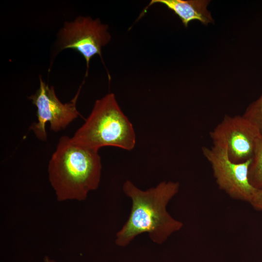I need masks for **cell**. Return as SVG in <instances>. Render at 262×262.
<instances>
[{"mask_svg":"<svg viewBox=\"0 0 262 262\" xmlns=\"http://www.w3.org/2000/svg\"><path fill=\"white\" fill-rule=\"evenodd\" d=\"M81 87L70 101L63 103L57 98L54 87L49 86L39 77L38 89L29 97L36 108L37 118V122L33 123L30 129L38 139L46 140L47 123H49L51 131L58 132L66 129L79 116H81L77 108Z\"/></svg>","mask_w":262,"mask_h":262,"instance_id":"277c9868","label":"cell"},{"mask_svg":"<svg viewBox=\"0 0 262 262\" xmlns=\"http://www.w3.org/2000/svg\"><path fill=\"white\" fill-rule=\"evenodd\" d=\"M72 138L78 143L97 151L108 146L131 150L136 143L133 126L113 93L96 101L90 114Z\"/></svg>","mask_w":262,"mask_h":262,"instance_id":"3957f363","label":"cell"},{"mask_svg":"<svg viewBox=\"0 0 262 262\" xmlns=\"http://www.w3.org/2000/svg\"><path fill=\"white\" fill-rule=\"evenodd\" d=\"M250 203L256 210L262 211V189L257 190Z\"/></svg>","mask_w":262,"mask_h":262,"instance_id":"8fae6325","label":"cell"},{"mask_svg":"<svg viewBox=\"0 0 262 262\" xmlns=\"http://www.w3.org/2000/svg\"><path fill=\"white\" fill-rule=\"evenodd\" d=\"M248 179L257 190L262 189V133L259 138L248 170Z\"/></svg>","mask_w":262,"mask_h":262,"instance_id":"9c48e42d","label":"cell"},{"mask_svg":"<svg viewBox=\"0 0 262 262\" xmlns=\"http://www.w3.org/2000/svg\"><path fill=\"white\" fill-rule=\"evenodd\" d=\"M243 116L256 126L262 132V93L246 108Z\"/></svg>","mask_w":262,"mask_h":262,"instance_id":"30bf717a","label":"cell"},{"mask_svg":"<svg viewBox=\"0 0 262 262\" xmlns=\"http://www.w3.org/2000/svg\"><path fill=\"white\" fill-rule=\"evenodd\" d=\"M111 38L108 26L98 18L79 16L64 23L58 33L57 49L58 52L72 49L80 53L86 61L87 76L91 58L99 55L102 59L101 49Z\"/></svg>","mask_w":262,"mask_h":262,"instance_id":"5b68a950","label":"cell"},{"mask_svg":"<svg viewBox=\"0 0 262 262\" xmlns=\"http://www.w3.org/2000/svg\"><path fill=\"white\" fill-rule=\"evenodd\" d=\"M209 2L207 0H152L147 7L155 3L165 5L178 16L187 27L193 20H198L204 25L213 22L211 13L207 9Z\"/></svg>","mask_w":262,"mask_h":262,"instance_id":"ba28073f","label":"cell"},{"mask_svg":"<svg viewBox=\"0 0 262 262\" xmlns=\"http://www.w3.org/2000/svg\"><path fill=\"white\" fill-rule=\"evenodd\" d=\"M44 262H56L54 260L50 258L48 256H45L44 258Z\"/></svg>","mask_w":262,"mask_h":262,"instance_id":"7c38bea8","label":"cell"},{"mask_svg":"<svg viewBox=\"0 0 262 262\" xmlns=\"http://www.w3.org/2000/svg\"><path fill=\"white\" fill-rule=\"evenodd\" d=\"M202 151L211 165L219 188L232 198L250 203L257 191L248 179L251 159L243 163L233 162L226 147L215 145L202 147Z\"/></svg>","mask_w":262,"mask_h":262,"instance_id":"8992f818","label":"cell"},{"mask_svg":"<svg viewBox=\"0 0 262 262\" xmlns=\"http://www.w3.org/2000/svg\"><path fill=\"white\" fill-rule=\"evenodd\" d=\"M179 188L178 182L169 181L142 190L131 181L126 180L123 191L131 199L132 205L128 220L116 234V245L126 246L144 233H147L154 243L162 244L181 229L183 223L171 216L166 209Z\"/></svg>","mask_w":262,"mask_h":262,"instance_id":"6da1fadb","label":"cell"},{"mask_svg":"<svg viewBox=\"0 0 262 262\" xmlns=\"http://www.w3.org/2000/svg\"><path fill=\"white\" fill-rule=\"evenodd\" d=\"M48 171L58 201H83L99 186L101 158L98 151L63 136L49 161Z\"/></svg>","mask_w":262,"mask_h":262,"instance_id":"7a4b0ae2","label":"cell"},{"mask_svg":"<svg viewBox=\"0 0 262 262\" xmlns=\"http://www.w3.org/2000/svg\"><path fill=\"white\" fill-rule=\"evenodd\" d=\"M262 132L242 115H226L210 133L213 144L225 147L232 162L240 163L252 159Z\"/></svg>","mask_w":262,"mask_h":262,"instance_id":"52a82bcc","label":"cell"}]
</instances>
